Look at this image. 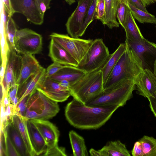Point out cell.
Instances as JSON below:
<instances>
[{"instance_id": "cell-39", "label": "cell", "mask_w": 156, "mask_h": 156, "mask_svg": "<svg viewBox=\"0 0 156 156\" xmlns=\"http://www.w3.org/2000/svg\"><path fill=\"white\" fill-rule=\"evenodd\" d=\"M51 0H37V2L39 9L43 16L45 11L49 9L51 7L49 6Z\"/></svg>"}, {"instance_id": "cell-41", "label": "cell", "mask_w": 156, "mask_h": 156, "mask_svg": "<svg viewBox=\"0 0 156 156\" xmlns=\"http://www.w3.org/2000/svg\"><path fill=\"white\" fill-rule=\"evenodd\" d=\"M154 73L156 75V66H155ZM149 101V106L151 111L156 118V96L154 98H147Z\"/></svg>"}, {"instance_id": "cell-16", "label": "cell", "mask_w": 156, "mask_h": 156, "mask_svg": "<svg viewBox=\"0 0 156 156\" xmlns=\"http://www.w3.org/2000/svg\"><path fill=\"white\" fill-rule=\"evenodd\" d=\"M32 120L44 139L47 148L58 145L59 132L54 125L46 120Z\"/></svg>"}, {"instance_id": "cell-38", "label": "cell", "mask_w": 156, "mask_h": 156, "mask_svg": "<svg viewBox=\"0 0 156 156\" xmlns=\"http://www.w3.org/2000/svg\"><path fill=\"white\" fill-rule=\"evenodd\" d=\"M6 134L4 130L0 132V156H7Z\"/></svg>"}, {"instance_id": "cell-14", "label": "cell", "mask_w": 156, "mask_h": 156, "mask_svg": "<svg viewBox=\"0 0 156 156\" xmlns=\"http://www.w3.org/2000/svg\"><path fill=\"white\" fill-rule=\"evenodd\" d=\"M139 94L148 98L156 96V75L143 69L134 79Z\"/></svg>"}, {"instance_id": "cell-2", "label": "cell", "mask_w": 156, "mask_h": 156, "mask_svg": "<svg viewBox=\"0 0 156 156\" xmlns=\"http://www.w3.org/2000/svg\"><path fill=\"white\" fill-rule=\"evenodd\" d=\"M71 96L85 104L104 91V82L101 69L86 73L74 83L70 84Z\"/></svg>"}, {"instance_id": "cell-30", "label": "cell", "mask_w": 156, "mask_h": 156, "mask_svg": "<svg viewBox=\"0 0 156 156\" xmlns=\"http://www.w3.org/2000/svg\"><path fill=\"white\" fill-rule=\"evenodd\" d=\"M18 30L14 21L12 17H10L6 28L4 30L9 48H15L14 39Z\"/></svg>"}, {"instance_id": "cell-52", "label": "cell", "mask_w": 156, "mask_h": 156, "mask_svg": "<svg viewBox=\"0 0 156 156\" xmlns=\"http://www.w3.org/2000/svg\"><path fill=\"white\" fill-rule=\"evenodd\" d=\"M155 24H156V23H155Z\"/></svg>"}, {"instance_id": "cell-6", "label": "cell", "mask_w": 156, "mask_h": 156, "mask_svg": "<svg viewBox=\"0 0 156 156\" xmlns=\"http://www.w3.org/2000/svg\"><path fill=\"white\" fill-rule=\"evenodd\" d=\"M110 55L103 40L96 39L93 40L91 46L76 67L86 73L101 69Z\"/></svg>"}, {"instance_id": "cell-46", "label": "cell", "mask_w": 156, "mask_h": 156, "mask_svg": "<svg viewBox=\"0 0 156 156\" xmlns=\"http://www.w3.org/2000/svg\"><path fill=\"white\" fill-rule=\"evenodd\" d=\"M6 66L1 65L0 68V83H2L3 80Z\"/></svg>"}, {"instance_id": "cell-20", "label": "cell", "mask_w": 156, "mask_h": 156, "mask_svg": "<svg viewBox=\"0 0 156 156\" xmlns=\"http://www.w3.org/2000/svg\"><path fill=\"white\" fill-rule=\"evenodd\" d=\"M21 57L22 66L21 72L16 83L19 86L23 84L41 66L33 55L22 54Z\"/></svg>"}, {"instance_id": "cell-37", "label": "cell", "mask_w": 156, "mask_h": 156, "mask_svg": "<svg viewBox=\"0 0 156 156\" xmlns=\"http://www.w3.org/2000/svg\"><path fill=\"white\" fill-rule=\"evenodd\" d=\"M6 136L7 156H19L18 152L10 139L6 135Z\"/></svg>"}, {"instance_id": "cell-3", "label": "cell", "mask_w": 156, "mask_h": 156, "mask_svg": "<svg viewBox=\"0 0 156 156\" xmlns=\"http://www.w3.org/2000/svg\"><path fill=\"white\" fill-rule=\"evenodd\" d=\"M125 42L126 44V50L104 83V90L122 81L134 80L143 70L131 50Z\"/></svg>"}, {"instance_id": "cell-22", "label": "cell", "mask_w": 156, "mask_h": 156, "mask_svg": "<svg viewBox=\"0 0 156 156\" xmlns=\"http://www.w3.org/2000/svg\"><path fill=\"white\" fill-rule=\"evenodd\" d=\"M86 73L76 66H66L52 76L50 78L60 82L66 80L72 84L82 77Z\"/></svg>"}, {"instance_id": "cell-10", "label": "cell", "mask_w": 156, "mask_h": 156, "mask_svg": "<svg viewBox=\"0 0 156 156\" xmlns=\"http://www.w3.org/2000/svg\"><path fill=\"white\" fill-rule=\"evenodd\" d=\"M13 48H9L4 77L1 83L7 93L9 89L16 84L22 66L21 55L17 54Z\"/></svg>"}, {"instance_id": "cell-44", "label": "cell", "mask_w": 156, "mask_h": 156, "mask_svg": "<svg viewBox=\"0 0 156 156\" xmlns=\"http://www.w3.org/2000/svg\"><path fill=\"white\" fill-rule=\"evenodd\" d=\"M0 103L4 107H6L10 103L7 93L4 88L3 96L2 100L0 101Z\"/></svg>"}, {"instance_id": "cell-4", "label": "cell", "mask_w": 156, "mask_h": 156, "mask_svg": "<svg viewBox=\"0 0 156 156\" xmlns=\"http://www.w3.org/2000/svg\"><path fill=\"white\" fill-rule=\"evenodd\" d=\"M135 88L134 80L123 81L104 90L85 105L90 106L115 105L122 107L132 97L133 92Z\"/></svg>"}, {"instance_id": "cell-5", "label": "cell", "mask_w": 156, "mask_h": 156, "mask_svg": "<svg viewBox=\"0 0 156 156\" xmlns=\"http://www.w3.org/2000/svg\"><path fill=\"white\" fill-rule=\"evenodd\" d=\"M59 110L58 102L37 90L28 99L24 119L47 120L55 116Z\"/></svg>"}, {"instance_id": "cell-7", "label": "cell", "mask_w": 156, "mask_h": 156, "mask_svg": "<svg viewBox=\"0 0 156 156\" xmlns=\"http://www.w3.org/2000/svg\"><path fill=\"white\" fill-rule=\"evenodd\" d=\"M14 43L15 49L18 53L33 55L41 51L42 38L35 31L25 28L17 30Z\"/></svg>"}, {"instance_id": "cell-36", "label": "cell", "mask_w": 156, "mask_h": 156, "mask_svg": "<svg viewBox=\"0 0 156 156\" xmlns=\"http://www.w3.org/2000/svg\"><path fill=\"white\" fill-rule=\"evenodd\" d=\"M30 95H27L19 101L16 107V114L24 118L27 104Z\"/></svg>"}, {"instance_id": "cell-26", "label": "cell", "mask_w": 156, "mask_h": 156, "mask_svg": "<svg viewBox=\"0 0 156 156\" xmlns=\"http://www.w3.org/2000/svg\"><path fill=\"white\" fill-rule=\"evenodd\" d=\"M126 43L120 44L115 51L110 54L109 58L101 69L102 73L104 83L105 82L111 71L119 59L126 50Z\"/></svg>"}, {"instance_id": "cell-9", "label": "cell", "mask_w": 156, "mask_h": 156, "mask_svg": "<svg viewBox=\"0 0 156 156\" xmlns=\"http://www.w3.org/2000/svg\"><path fill=\"white\" fill-rule=\"evenodd\" d=\"M66 49L79 63L91 46L93 40L73 38L67 34L52 33L50 35Z\"/></svg>"}, {"instance_id": "cell-28", "label": "cell", "mask_w": 156, "mask_h": 156, "mask_svg": "<svg viewBox=\"0 0 156 156\" xmlns=\"http://www.w3.org/2000/svg\"><path fill=\"white\" fill-rule=\"evenodd\" d=\"M69 135L73 156H88L83 138L73 130L69 132Z\"/></svg>"}, {"instance_id": "cell-12", "label": "cell", "mask_w": 156, "mask_h": 156, "mask_svg": "<svg viewBox=\"0 0 156 156\" xmlns=\"http://www.w3.org/2000/svg\"><path fill=\"white\" fill-rule=\"evenodd\" d=\"M37 90L58 102L64 101L71 96L70 90L63 87L59 82L43 76L38 83Z\"/></svg>"}, {"instance_id": "cell-42", "label": "cell", "mask_w": 156, "mask_h": 156, "mask_svg": "<svg viewBox=\"0 0 156 156\" xmlns=\"http://www.w3.org/2000/svg\"><path fill=\"white\" fill-rule=\"evenodd\" d=\"M3 5L5 6L10 17H12L15 12L12 7L10 0H2Z\"/></svg>"}, {"instance_id": "cell-19", "label": "cell", "mask_w": 156, "mask_h": 156, "mask_svg": "<svg viewBox=\"0 0 156 156\" xmlns=\"http://www.w3.org/2000/svg\"><path fill=\"white\" fill-rule=\"evenodd\" d=\"M131 154L133 156H156V139L144 136L135 142Z\"/></svg>"}, {"instance_id": "cell-1", "label": "cell", "mask_w": 156, "mask_h": 156, "mask_svg": "<svg viewBox=\"0 0 156 156\" xmlns=\"http://www.w3.org/2000/svg\"><path fill=\"white\" fill-rule=\"evenodd\" d=\"M119 108L115 105L89 106L73 98L67 104L65 114L69 123L76 128L97 129L105 124Z\"/></svg>"}, {"instance_id": "cell-49", "label": "cell", "mask_w": 156, "mask_h": 156, "mask_svg": "<svg viewBox=\"0 0 156 156\" xmlns=\"http://www.w3.org/2000/svg\"><path fill=\"white\" fill-rule=\"evenodd\" d=\"M145 6L154 3L155 2L153 0H140Z\"/></svg>"}, {"instance_id": "cell-45", "label": "cell", "mask_w": 156, "mask_h": 156, "mask_svg": "<svg viewBox=\"0 0 156 156\" xmlns=\"http://www.w3.org/2000/svg\"><path fill=\"white\" fill-rule=\"evenodd\" d=\"M138 8L146 12H148L146 7L140 0H130Z\"/></svg>"}, {"instance_id": "cell-53", "label": "cell", "mask_w": 156, "mask_h": 156, "mask_svg": "<svg viewBox=\"0 0 156 156\" xmlns=\"http://www.w3.org/2000/svg\"><path fill=\"white\" fill-rule=\"evenodd\" d=\"M155 65H156V64H155Z\"/></svg>"}, {"instance_id": "cell-40", "label": "cell", "mask_w": 156, "mask_h": 156, "mask_svg": "<svg viewBox=\"0 0 156 156\" xmlns=\"http://www.w3.org/2000/svg\"><path fill=\"white\" fill-rule=\"evenodd\" d=\"M19 87L18 84H15L9 89L7 92L10 103L11 104H12L15 98L17 97Z\"/></svg>"}, {"instance_id": "cell-27", "label": "cell", "mask_w": 156, "mask_h": 156, "mask_svg": "<svg viewBox=\"0 0 156 156\" xmlns=\"http://www.w3.org/2000/svg\"><path fill=\"white\" fill-rule=\"evenodd\" d=\"M12 122L22 136L30 156H35L30 140L26 120L22 116L15 114L12 116Z\"/></svg>"}, {"instance_id": "cell-18", "label": "cell", "mask_w": 156, "mask_h": 156, "mask_svg": "<svg viewBox=\"0 0 156 156\" xmlns=\"http://www.w3.org/2000/svg\"><path fill=\"white\" fill-rule=\"evenodd\" d=\"M45 70L41 66L23 84L19 86L17 94L19 101L27 96L31 95L37 90V84L44 75Z\"/></svg>"}, {"instance_id": "cell-31", "label": "cell", "mask_w": 156, "mask_h": 156, "mask_svg": "<svg viewBox=\"0 0 156 156\" xmlns=\"http://www.w3.org/2000/svg\"><path fill=\"white\" fill-rule=\"evenodd\" d=\"M96 5L97 0H93L84 20L81 30V36L84 34L90 24L95 20Z\"/></svg>"}, {"instance_id": "cell-25", "label": "cell", "mask_w": 156, "mask_h": 156, "mask_svg": "<svg viewBox=\"0 0 156 156\" xmlns=\"http://www.w3.org/2000/svg\"><path fill=\"white\" fill-rule=\"evenodd\" d=\"M98 150L101 156H131L125 144L119 140L108 142Z\"/></svg>"}, {"instance_id": "cell-50", "label": "cell", "mask_w": 156, "mask_h": 156, "mask_svg": "<svg viewBox=\"0 0 156 156\" xmlns=\"http://www.w3.org/2000/svg\"><path fill=\"white\" fill-rule=\"evenodd\" d=\"M66 2L69 5H71L76 2V0H65Z\"/></svg>"}, {"instance_id": "cell-8", "label": "cell", "mask_w": 156, "mask_h": 156, "mask_svg": "<svg viewBox=\"0 0 156 156\" xmlns=\"http://www.w3.org/2000/svg\"><path fill=\"white\" fill-rule=\"evenodd\" d=\"M125 42L142 69L154 73L156 62V44L145 38L140 41L133 42L126 39Z\"/></svg>"}, {"instance_id": "cell-15", "label": "cell", "mask_w": 156, "mask_h": 156, "mask_svg": "<svg viewBox=\"0 0 156 156\" xmlns=\"http://www.w3.org/2000/svg\"><path fill=\"white\" fill-rule=\"evenodd\" d=\"M48 56L53 62L65 65L77 66V61L62 46L51 38Z\"/></svg>"}, {"instance_id": "cell-34", "label": "cell", "mask_w": 156, "mask_h": 156, "mask_svg": "<svg viewBox=\"0 0 156 156\" xmlns=\"http://www.w3.org/2000/svg\"><path fill=\"white\" fill-rule=\"evenodd\" d=\"M66 66L53 62L46 69L43 76L44 78H50L58 71L65 67Z\"/></svg>"}, {"instance_id": "cell-21", "label": "cell", "mask_w": 156, "mask_h": 156, "mask_svg": "<svg viewBox=\"0 0 156 156\" xmlns=\"http://www.w3.org/2000/svg\"><path fill=\"white\" fill-rule=\"evenodd\" d=\"M4 131L20 156H30L24 140L12 121L5 126Z\"/></svg>"}, {"instance_id": "cell-29", "label": "cell", "mask_w": 156, "mask_h": 156, "mask_svg": "<svg viewBox=\"0 0 156 156\" xmlns=\"http://www.w3.org/2000/svg\"><path fill=\"white\" fill-rule=\"evenodd\" d=\"M128 3L133 17L139 22L155 24L156 18L154 16L138 8L130 0H128Z\"/></svg>"}, {"instance_id": "cell-24", "label": "cell", "mask_w": 156, "mask_h": 156, "mask_svg": "<svg viewBox=\"0 0 156 156\" xmlns=\"http://www.w3.org/2000/svg\"><path fill=\"white\" fill-rule=\"evenodd\" d=\"M119 0H105V12L102 24L109 29L119 27L116 11Z\"/></svg>"}, {"instance_id": "cell-32", "label": "cell", "mask_w": 156, "mask_h": 156, "mask_svg": "<svg viewBox=\"0 0 156 156\" xmlns=\"http://www.w3.org/2000/svg\"><path fill=\"white\" fill-rule=\"evenodd\" d=\"M129 8L128 0H119L116 11L117 18L119 24L123 27L124 25Z\"/></svg>"}, {"instance_id": "cell-51", "label": "cell", "mask_w": 156, "mask_h": 156, "mask_svg": "<svg viewBox=\"0 0 156 156\" xmlns=\"http://www.w3.org/2000/svg\"><path fill=\"white\" fill-rule=\"evenodd\" d=\"M155 2H156V0H153Z\"/></svg>"}, {"instance_id": "cell-11", "label": "cell", "mask_w": 156, "mask_h": 156, "mask_svg": "<svg viewBox=\"0 0 156 156\" xmlns=\"http://www.w3.org/2000/svg\"><path fill=\"white\" fill-rule=\"evenodd\" d=\"M93 0H77V5L69 16L66 23L68 33L70 37H81V30L84 20Z\"/></svg>"}, {"instance_id": "cell-47", "label": "cell", "mask_w": 156, "mask_h": 156, "mask_svg": "<svg viewBox=\"0 0 156 156\" xmlns=\"http://www.w3.org/2000/svg\"><path fill=\"white\" fill-rule=\"evenodd\" d=\"M61 85L63 87L69 90L70 83L69 82L66 80H62L59 82Z\"/></svg>"}, {"instance_id": "cell-48", "label": "cell", "mask_w": 156, "mask_h": 156, "mask_svg": "<svg viewBox=\"0 0 156 156\" xmlns=\"http://www.w3.org/2000/svg\"><path fill=\"white\" fill-rule=\"evenodd\" d=\"M89 153L91 156H101V154L98 150L96 151L93 148H91L90 150Z\"/></svg>"}, {"instance_id": "cell-33", "label": "cell", "mask_w": 156, "mask_h": 156, "mask_svg": "<svg viewBox=\"0 0 156 156\" xmlns=\"http://www.w3.org/2000/svg\"><path fill=\"white\" fill-rule=\"evenodd\" d=\"M42 155L44 156H67L64 147H60L57 145L52 147L47 148Z\"/></svg>"}, {"instance_id": "cell-43", "label": "cell", "mask_w": 156, "mask_h": 156, "mask_svg": "<svg viewBox=\"0 0 156 156\" xmlns=\"http://www.w3.org/2000/svg\"><path fill=\"white\" fill-rule=\"evenodd\" d=\"M2 8L3 29L5 30L10 16L6 9L3 5Z\"/></svg>"}, {"instance_id": "cell-35", "label": "cell", "mask_w": 156, "mask_h": 156, "mask_svg": "<svg viewBox=\"0 0 156 156\" xmlns=\"http://www.w3.org/2000/svg\"><path fill=\"white\" fill-rule=\"evenodd\" d=\"M105 12V0H97L95 20L103 23Z\"/></svg>"}, {"instance_id": "cell-17", "label": "cell", "mask_w": 156, "mask_h": 156, "mask_svg": "<svg viewBox=\"0 0 156 156\" xmlns=\"http://www.w3.org/2000/svg\"><path fill=\"white\" fill-rule=\"evenodd\" d=\"M31 144L35 156L42 155L47 148L46 142L32 120H26Z\"/></svg>"}, {"instance_id": "cell-23", "label": "cell", "mask_w": 156, "mask_h": 156, "mask_svg": "<svg viewBox=\"0 0 156 156\" xmlns=\"http://www.w3.org/2000/svg\"><path fill=\"white\" fill-rule=\"evenodd\" d=\"M123 28L126 34V39L133 42H139L144 38L137 25L129 8L127 11Z\"/></svg>"}, {"instance_id": "cell-13", "label": "cell", "mask_w": 156, "mask_h": 156, "mask_svg": "<svg viewBox=\"0 0 156 156\" xmlns=\"http://www.w3.org/2000/svg\"><path fill=\"white\" fill-rule=\"evenodd\" d=\"M15 13L22 14L28 21L35 25H41L44 17L39 9L37 0H10Z\"/></svg>"}]
</instances>
